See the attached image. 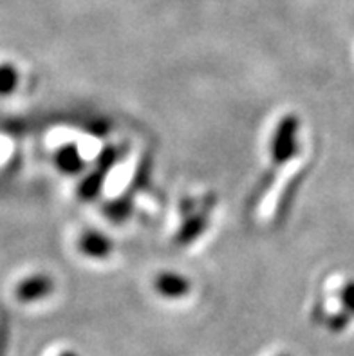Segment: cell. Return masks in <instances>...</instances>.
Returning <instances> with one entry per match:
<instances>
[{"mask_svg": "<svg viewBox=\"0 0 354 356\" xmlns=\"http://www.w3.org/2000/svg\"><path fill=\"white\" fill-rule=\"evenodd\" d=\"M51 291V282L45 279H29L18 288L17 295L22 300H35L38 297H44Z\"/></svg>", "mask_w": 354, "mask_h": 356, "instance_id": "cell-1", "label": "cell"}, {"mask_svg": "<svg viewBox=\"0 0 354 356\" xmlns=\"http://www.w3.org/2000/svg\"><path fill=\"white\" fill-rule=\"evenodd\" d=\"M157 289L166 297H179L186 291V284L177 275H161L157 280Z\"/></svg>", "mask_w": 354, "mask_h": 356, "instance_id": "cell-2", "label": "cell"}, {"mask_svg": "<svg viewBox=\"0 0 354 356\" xmlns=\"http://www.w3.org/2000/svg\"><path fill=\"white\" fill-rule=\"evenodd\" d=\"M83 248H86L87 253H90V255H102V253H107V239H102V237H98V235L95 234H89L83 239Z\"/></svg>", "mask_w": 354, "mask_h": 356, "instance_id": "cell-3", "label": "cell"}, {"mask_svg": "<svg viewBox=\"0 0 354 356\" xmlns=\"http://www.w3.org/2000/svg\"><path fill=\"white\" fill-rule=\"evenodd\" d=\"M17 74L11 67H0V92H9L15 87Z\"/></svg>", "mask_w": 354, "mask_h": 356, "instance_id": "cell-4", "label": "cell"}, {"mask_svg": "<svg viewBox=\"0 0 354 356\" xmlns=\"http://www.w3.org/2000/svg\"><path fill=\"white\" fill-rule=\"evenodd\" d=\"M341 298H344V304L349 307L351 312H354V282L353 284H347V288L341 293Z\"/></svg>", "mask_w": 354, "mask_h": 356, "instance_id": "cell-5", "label": "cell"}, {"mask_svg": "<svg viewBox=\"0 0 354 356\" xmlns=\"http://www.w3.org/2000/svg\"><path fill=\"white\" fill-rule=\"evenodd\" d=\"M60 356H78V355H74V353H71V351H65L63 355H60Z\"/></svg>", "mask_w": 354, "mask_h": 356, "instance_id": "cell-6", "label": "cell"}]
</instances>
